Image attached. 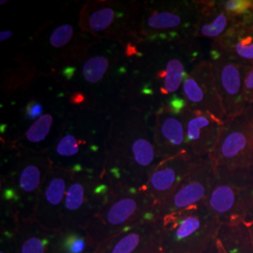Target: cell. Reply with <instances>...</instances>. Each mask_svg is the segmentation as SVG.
<instances>
[{"instance_id":"cell-1","label":"cell","mask_w":253,"mask_h":253,"mask_svg":"<svg viewBox=\"0 0 253 253\" xmlns=\"http://www.w3.org/2000/svg\"><path fill=\"white\" fill-rule=\"evenodd\" d=\"M161 161L144 113L129 109L115 118L100 172L113 192L143 190Z\"/></svg>"},{"instance_id":"cell-2","label":"cell","mask_w":253,"mask_h":253,"mask_svg":"<svg viewBox=\"0 0 253 253\" xmlns=\"http://www.w3.org/2000/svg\"><path fill=\"white\" fill-rule=\"evenodd\" d=\"M157 217L163 253H205L220 225L206 203Z\"/></svg>"},{"instance_id":"cell-3","label":"cell","mask_w":253,"mask_h":253,"mask_svg":"<svg viewBox=\"0 0 253 253\" xmlns=\"http://www.w3.org/2000/svg\"><path fill=\"white\" fill-rule=\"evenodd\" d=\"M206 206L219 224L253 219V166L227 169L216 166V178Z\"/></svg>"},{"instance_id":"cell-4","label":"cell","mask_w":253,"mask_h":253,"mask_svg":"<svg viewBox=\"0 0 253 253\" xmlns=\"http://www.w3.org/2000/svg\"><path fill=\"white\" fill-rule=\"evenodd\" d=\"M153 209V202L143 190L112 191L85 231L97 248L112 236L154 216Z\"/></svg>"},{"instance_id":"cell-5","label":"cell","mask_w":253,"mask_h":253,"mask_svg":"<svg viewBox=\"0 0 253 253\" xmlns=\"http://www.w3.org/2000/svg\"><path fill=\"white\" fill-rule=\"evenodd\" d=\"M112 193L108 182L92 169H74L63 209L64 229L85 230Z\"/></svg>"},{"instance_id":"cell-6","label":"cell","mask_w":253,"mask_h":253,"mask_svg":"<svg viewBox=\"0 0 253 253\" xmlns=\"http://www.w3.org/2000/svg\"><path fill=\"white\" fill-rule=\"evenodd\" d=\"M52 164L47 157H26L6 177L2 196L9 204L11 223L33 219L38 192Z\"/></svg>"},{"instance_id":"cell-7","label":"cell","mask_w":253,"mask_h":253,"mask_svg":"<svg viewBox=\"0 0 253 253\" xmlns=\"http://www.w3.org/2000/svg\"><path fill=\"white\" fill-rule=\"evenodd\" d=\"M210 159L217 167L227 169L253 166V105L226 118Z\"/></svg>"},{"instance_id":"cell-8","label":"cell","mask_w":253,"mask_h":253,"mask_svg":"<svg viewBox=\"0 0 253 253\" xmlns=\"http://www.w3.org/2000/svg\"><path fill=\"white\" fill-rule=\"evenodd\" d=\"M74 170L52 164L37 195L33 219L53 232L63 230L65 197Z\"/></svg>"},{"instance_id":"cell-9","label":"cell","mask_w":253,"mask_h":253,"mask_svg":"<svg viewBox=\"0 0 253 253\" xmlns=\"http://www.w3.org/2000/svg\"><path fill=\"white\" fill-rule=\"evenodd\" d=\"M216 178V165L210 157L203 158L172 194L154 207L157 217L206 203Z\"/></svg>"},{"instance_id":"cell-10","label":"cell","mask_w":253,"mask_h":253,"mask_svg":"<svg viewBox=\"0 0 253 253\" xmlns=\"http://www.w3.org/2000/svg\"><path fill=\"white\" fill-rule=\"evenodd\" d=\"M210 61L226 118H233L248 106L245 97V76L251 66L235 61L215 49L211 50Z\"/></svg>"},{"instance_id":"cell-11","label":"cell","mask_w":253,"mask_h":253,"mask_svg":"<svg viewBox=\"0 0 253 253\" xmlns=\"http://www.w3.org/2000/svg\"><path fill=\"white\" fill-rule=\"evenodd\" d=\"M183 96L188 108L207 112L225 121L226 115L218 96L211 61L195 65L182 84Z\"/></svg>"},{"instance_id":"cell-12","label":"cell","mask_w":253,"mask_h":253,"mask_svg":"<svg viewBox=\"0 0 253 253\" xmlns=\"http://www.w3.org/2000/svg\"><path fill=\"white\" fill-rule=\"evenodd\" d=\"M202 159L185 151L158 163L142 190L153 202L154 207L168 198Z\"/></svg>"},{"instance_id":"cell-13","label":"cell","mask_w":253,"mask_h":253,"mask_svg":"<svg viewBox=\"0 0 253 253\" xmlns=\"http://www.w3.org/2000/svg\"><path fill=\"white\" fill-rule=\"evenodd\" d=\"M94 253H163L158 217L154 215L112 236Z\"/></svg>"},{"instance_id":"cell-14","label":"cell","mask_w":253,"mask_h":253,"mask_svg":"<svg viewBox=\"0 0 253 253\" xmlns=\"http://www.w3.org/2000/svg\"><path fill=\"white\" fill-rule=\"evenodd\" d=\"M181 114L185 124L188 150L198 158L209 157L217 145L224 121L207 112L188 107Z\"/></svg>"},{"instance_id":"cell-15","label":"cell","mask_w":253,"mask_h":253,"mask_svg":"<svg viewBox=\"0 0 253 253\" xmlns=\"http://www.w3.org/2000/svg\"><path fill=\"white\" fill-rule=\"evenodd\" d=\"M153 135L156 151L162 160L189 151L182 114L168 105L156 113Z\"/></svg>"},{"instance_id":"cell-16","label":"cell","mask_w":253,"mask_h":253,"mask_svg":"<svg viewBox=\"0 0 253 253\" xmlns=\"http://www.w3.org/2000/svg\"><path fill=\"white\" fill-rule=\"evenodd\" d=\"M212 49L237 62L253 65V9L237 17L233 28L214 41Z\"/></svg>"},{"instance_id":"cell-17","label":"cell","mask_w":253,"mask_h":253,"mask_svg":"<svg viewBox=\"0 0 253 253\" xmlns=\"http://www.w3.org/2000/svg\"><path fill=\"white\" fill-rule=\"evenodd\" d=\"M15 253H59V233L47 230L34 219L11 223Z\"/></svg>"},{"instance_id":"cell-18","label":"cell","mask_w":253,"mask_h":253,"mask_svg":"<svg viewBox=\"0 0 253 253\" xmlns=\"http://www.w3.org/2000/svg\"><path fill=\"white\" fill-rule=\"evenodd\" d=\"M119 4L111 2H92L83 8L80 14L82 30L93 35H117V27H121L124 11L118 8Z\"/></svg>"},{"instance_id":"cell-19","label":"cell","mask_w":253,"mask_h":253,"mask_svg":"<svg viewBox=\"0 0 253 253\" xmlns=\"http://www.w3.org/2000/svg\"><path fill=\"white\" fill-rule=\"evenodd\" d=\"M236 18L221 9L218 2L201 4L194 24V34L217 41L233 28Z\"/></svg>"},{"instance_id":"cell-20","label":"cell","mask_w":253,"mask_h":253,"mask_svg":"<svg viewBox=\"0 0 253 253\" xmlns=\"http://www.w3.org/2000/svg\"><path fill=\"white\" fill-rule=\"evenodd\" d=\"M214 245L217 253H253V222L220 224Z\"/></svg>"},{"instance_id":"cell-21","label":"cell","mask_w":253,"mask_h":253,"mask_svg":"<svg viewBox=\"0 0 253 253\" xmlns=\"http://www.w3.org/2000/svg\"><path fill=\"white\" fill-rule=\"evenodd\" d=\"M184 15L176 9H155L146 12L141 23V31L147 35H175L177 30L188 27Z\"/></svg>"},{"instance_id":"cell-22","label":"cell","mask_w":253,"mask_h":253,"mask_svg":"<svg viewBox=\"0 0 253 253\" xmlns=\"http://www.w3.org/2000/svg\"><path fill=\"white\" fill-rule=\"evenodd\" d=\"M96 246L85 230L64 229L59 233V253H94Z\"/></svg>"},{"instance_id":"cell-23","label":"cell","mask_w":253,"mask_h":253,"mask_svg":"<svg viewBox=\"0 0 253 253\" xmlns=\"http://www.w3.org/2000/svg\"><path fill=\"white\" fill-rule=\"evenodd\" d=\"M158 76L160 79L163 80L161 89L162 93L168 95L173 94L179 89L187 76V73L185 72V67L182 61L177 58H172L167 62L165 69L160 72Z\"/></svg>"},{"instance_id":"cell-24","label":"cell","mask_w":253,"mask_h":253,"mask_svg":"<svg viewBox=\"0 0 253 253\" xmlns=\"http://www.w3.org/2000/svg\"><path fill=\"white\" fill-rule=\"evenodd\" d=\"M108 68V58L101 55L93 56L87 59L83 66L84 78L90 84H96L104 77Z\"/></svg>"},{"instance_id":"cell-25","label":"cell","mask_w":253,"mask_h":253,"mask_svg":"<svg viewBox=\"0 0 253 253\" xmlns=\"http://www.w3.org/2000/svg\"><path fill=\"white\" fill-rule=\"evenodd\" d=\"M53 123L54 119L51 115H43L42 117L35 120L34 123L28 127L25 135L26 140L31 144L41 143L49 134Z\"/></svg>"},{"instance_id":"cell-26","label":"cell","mask_w":253,"mask_h":253,"mask_svg":"<svg viewBox=\"0 0 253 253\" xmlns=\"http://www.w3.org/2000/svg\"><path fill=\"white\" fill-rule=\"evenodd\" d=\"M74 29L72 25L65 24L56 27L49 38V42L52 47L59 49L67 45L73 39Z\"/></svg>"},{"instance_id":"cell-27","label":"cell","mask_w":253,"mask_h":253,"mask_svg":"<svg viewBox=\"0 0 253 253\" xmlns=\"http://www.w3.org/2000/svg\"><path fill=\"white\" fill-rule=\"evenodd\" d=\"M80 150V141L71 134L63 136L57 143L55 152L64 158H71L76 156Z\"/></svg>"},{"instance_id":"cell-28","label":"cell","mask_w":253,"mask_h":253,"mask_svg":"<svg viewBox=\"0 0 253 253\" xmlns=\"http://www.w3.org/2000/svg\"><path fill=\"white\" fill-rule=\"evenodd\" d=\"M218 5L234 17L241 16L253 9V0H228L218 2Z\"/></svg>"},{"instance_id":"cell-29","label":"cell","mask_w":253,"mask_h":253,"mask_svg":"<svg viewBox=\"0 0 253 253\" xmlns=\"http://www.w3.org/2000/svg\"><path fill=\"white\" fill-rule=\"evenodd\" d=\"M0 253H15L11 228H5L1 231Z\"/></svg>"},{"instance_id":"cell-30","label":"cell","mask_w":253,"mask_h":253,"mask_svg":"<svg viewBox=\"0 0 253 253\" xmlns=\"http://www.w3.org/2000/svg\"><path fill=\"white\" fill-rule=\"evenodd\" d=\"M245 97L248 105H253V65H252L245 76Z\"/></svg>"},{"instance_id":"cell-31","label":"cell","mask_w":253,"mask_h":253,"mask_svg":"<svg viewBox=\"0 0 253 253\" xmlns=\"http://www.w3.org/2000/svg\"><path fill=\"white\" fill-rule=\"evenodd\" d=\"M42 106L41 103L37 101H32L30 102L27 107V117L29 119H34L37 120L41 117H42Z\"/></svg>"},{"instance_id":"cell-32","label":"cell","mask_w":253,"mask_h":253,"mask_svg":"<svg viewBox=\"0 0 253 253\" xmlns=\"http://www.w3.org/2000/svg\"><path fill=\"white\" fill-rule=\"evenodd\" d=\"M13 35V33L9 30H5V31H2L0 33V42H5L7 40H9V38H11Z\"/></svg>"},{"instance_id":"cell-33","label":"cell","mask_w":253,"mask_h":253,"mask_svg":"<svg viewBox=\"0 0 253 253\" xmlns=\"http://www.w3.org/2000/svg\"><path fill=\"white\" fill-rule=\"evenodd\" d=\"M8 1H1V4H3V3H7Z\"/></svg>"},{"instance_id":"cell-34","label":"cell","mask_w":253,"mask_h":253,"mask_svg":"<svg viewBox=\"0 0 253 253\" xmlns=\"http://www.w3.org/2000/svg\"><path fill=\"white\" fill-rule=\"evenodd\" d=\"M252 222H253V219L252 220Z\"/></svg>"}]
</instances>
